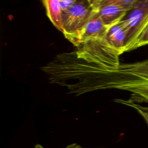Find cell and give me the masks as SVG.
I'll return each mask as SVG.
<instances>
[{
	"label": "cell",
	"mask_w": 148,
	"mask_h": 148,
	"mask_svg": "<svg viewBox=\"0 0 148 148\" xmlns=\"http://www.w3.org/2000/svg\"><path fill=\"white\" fill-rule=\"evenodd\" d=\"M95 13L90 1H76L68 10L62 13V33L76 47L80 44L85 27Z\"/></svg>",
	"instance_id": "obj_3"
},
{
	"label": "cell",
	"mask_w": 148,
	"mask_h": 148,
	"mask_svg": "<svg viewBox=\"0 0 148 148\" xmlns=\"http://www.w3.org/2000/svg\"><path fill=\"white\" fill-rule=\"evenodd\" d=\"M118 102L121 103L128 106H131L135 109L145 119L146 122L148 124V106H144L137 103L136 102H132L129 99L123 100V99H117Z\"/></svg>",
	"instance_id": "obj_9"
},
{
	"label": "cell",
	"mask_w": 148,
	"mask_h": 148,
	"mask_svg": "<svg viewBox=\"0 0 148 148\" xmlns=\"http://www.w3.org/2000/svg\"><path fill=\"white\" fill-rule=\"evenodd\" d=\"M109 28L106 26L96 12L85 27L81 36L80 44L86 41L106 38Z\"/></svg>",
	"instance_id": "obj_6"
},
{
	"label": "cell",
	"mask_w": 148,
	"mask_h": 148,
	"mask_svg": "<svg viewBox=\"0 0 148 148\" xmlns=\"http://www.w3.org/2000/svg\"><path fill=\"white\" fill-rule=\"evenodd\" d=\"M148 45V24L140 34L132 47V50Z\"/></svg>",
	"instance_id": "obj_10"
},
{
	"label": "cell",
	"mask_w": 148,
	"mask_h": 148,
	"mask_svg": "<svg viewBox=\"0 0 148 148\" xmlns=\"http://www.w3.org/2000/svg\"><path fill=\"white\" fill-rule=\"evenodd\" d=\"M47 17L59 31L63 32L62 12L59 0H44L42 1Z\"/></svg>",
	"instance_id": "obj_8"
},
{
	"label": "cell",
	"mask_w": 148,
	"mask_h": 148,
	"mask_svg": "<svg viewBox=\"0 0 148 148\" xmlns=\"http://www.w3.org/2000/svg\"><path fill=\"white\" fill-rule=\"evenodd\" d=\"M127 31L121 21L109 28L106 39L111 46L120 55L125 52Z\"/></svg>",
	"instance_id": "obj_7"
},
{
	"label": "cell",
	"mask_w": 148,
	"mask_h": 148,
	"mask_svg": "<svg viewBox=\"0 0 148 148\" xmlns=\"http://www.w3.org/2000/svg\"><path fill=\"white\" fill-rule=\"evenodd\" d=\"M76 2V0H61L60 1V6L62 13L68 10Z\"/></svg>",
	"instance_id": "obj_11"
},
{
	"label": "cell",
	"mask_w": 148,
	"mask_h": 148,
	"mask_svg": "<svg viewBox=\"0 0 148 148\" xmlns=\"http://www.w3.org/2000/svg\"><path fill=\"white\" fill-rule=\"evenodd\" d=\"M34 148H45V147L40 144H36ZM64 148H84V147H83L82 146H81L80 145L77 143H72V144L68 145ZM97 148H103V147H97Z\"/></svg>",
	"instance_id": "obj_12"
},
{
	"label": "cell",
	"mask_w": 148,
	"mask_h": 148,
	"mask_svg": "<svg viewBox=\"0 0 148 148\" xmlns=\"http://www.w3.org/2000/svg\"><path fill=\"white\" fill-rule=\"evenodd\" d=\"M110 75L109 87L131 92L129 100L148 103V58L141 61L120 64L107 69Z\"/></svg>",
	"instance_id": "obj_1"
},
{
	"label": "cell",
	"mask_w": 148,
	"mask_h": 148,
	"mask_svg": "<svg viewBox=\"0 0 148 148\" xmlns=\"http://www.w3.org/2000/svg\"><path fill=\"white\" fill-rule=\"evenodd\" d=\"M90 2L104 24L109 28L119 23L128 12L120 5L119 0H97Z\"/></svg>",
	"instance_id": "obj_5"
},
{
	"label": "cell",
	"mask_w": 148,
	"mask_h": 148,
	"mask_svg": "<svg viewBox=\"0 0 148 148\" xmlns=\"http://www.w3.org/2000/svg\"><path fill=\"white\" fill-rule=\"evenodd\" d=\"M77 58L104 69L119 66V54L109 43L106 38L82 43L77 47Z\"/></svg>",
	"instance_id": "obj_2"
},
{
	"label": "cell",
	"mask_w": 148,
	"mask_h": 148,
	"mask_svg": "<svg viewBox=\"0 0 148 148\" xmlns=\"http://www.w3.org/2000/svg\"><path fill=\"white\" fill-rule=\"evenodd\" d=\"M130 14L121 22L127 31L125 51L132 47L148 24V0H136Z\"/></svg>",
	"instance_id": "obj_4"
}]
</instances>
